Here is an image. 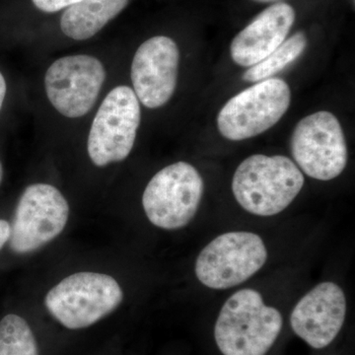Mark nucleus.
Listing matches in <instances>:
<instances>
[{"label": "nucleus", "instance_id": "7ed1b4c3", "mask_svg": "<svg viewBox=\"0 0 355 355\" xmlns=\"http://www.w3.org/2000/svg\"><path fill=\"white\" fill-rule=\"evenodd\" d=\"M120 284L108 275H69L46 294V309L70 330L87 328L114 312L123 301Z\"/></svg>", "mask_w": 355, "mask_h": 355}, {"label": "nucleus", "instance_id": "ddd939ff", "mask_svg": "<svg viewBox=\"0 0 355 355\" xmlns=\"http://www.w3.org/2000/svg\"><path fill=\"white\" fill-rule=\"evenodd\" d=\"M296 14L293 7L277 2L261 11L230 46V55L236 64L251 67L261 62L286 41Z\"/></svg>", "mask_w": 355, "mask_h": 355}, {"label": "nucleus", "instance_id": "20e7f679", "mask_svg": "<svg viewBox=\"0 0 355 355\" xmlns=\"http://www.w3.org/2000/svg\"><path fill=\"white\" fill-rule=\"evenodd\" d=\"M268 249L260 235L230 231L217 236L198 254V282L214 291L232 288L251 279L265 266Z\"/></svg>", "mask_w": 355, "mask_h": 355}, {"label": "nucleus", "instance_id": "6e6552de", "mask_svg": "<svg viewBox=\"0 0 355 355\" xmlns=\"http://www.w3.org/2000/svg\"><path fill=\"white\" fill-rule=\"evenodd\" d=\"M141 119L135 91L118 86L107 95L89 132L87 150L98 167L121 162L132 153Z\"/></svg>", "mask_w": 355, "mask_h": 355}, {"label": "nucleus", "instance_id": "0eeeda50", "mask_svg": "<svg viewBox=\"0 0 355 355\" xmlns=\"http://www.w3.org/2000/svg\"><path fill=\"white\" fill-rule=\"evenodd\" d=\"M291 149L301 172L319 181L340 176L349 159L342 125L328 111L317 112L299 121L292 132Z\"/></svg>", "mask_w": 355, "mask_h": 355}, {"label": "nucleus", "instance_id": "423d86ee", "mask_svg": "<svg viewBox=\"0 0 355 355\" xmlns=\"http://www.w3.org/2000/svg\"><path fill=\"white\" fill-rule=\"evenodd\" d=\"M288 84L268 78L238 93L217 116L222 137L232 141L252 139L277 125L291 106Z\"/></svg>", "mask_w": 355, "mask_h": 355}, {"label": "nucleus", "instance_id": "9b49d317", "mask_svg": "<svg viewBox=\"0 0 355 355\" xmlns=\"http://www.w3.org/2000/svg\"><path fill=\"white\" fill-rule=\"evenodd\" d=\"M180 51L169 37L156 36L137 49L132 60L133 91L149 109L164 106L176 90Z\"/></svg>", "mask_w": 355, "mask_h": 355}, {"label": "nucleus", "instance_id": "2eb2a0df", "mask_svg": "<svg viewBox=\"0 0 355 355\" xmlns=\"http://www.w3.org/2000/svg\"><path fill=\"white\" fill-rule=\"evenodd\" d=\"M306 46L307 38L304 33H296L261 62L249 67L243 76V79L248 83H257L270 78L297 60L305 51Z\"/></svg>", "mask_w": 355, "mask_h": 355}, {"label": "nucleus", "instance_id": "1a4fd4ad", "mask_svg": "<svg viewBox=\"0 0 355 355\" xmlns=\"http://www.w3.org/2000/svg\"><path fill=\"white\" fill-rule=\"evenodd\" d=\"M69 205L55 187L33 184L21 196L11 227V249L15 253L36 251L64 231Z\"/></svg>", "mask_w": 355, "mask_h": 355}, {"label": "nucleus", "instance_id": "f3484780", "mask_svg": "<svg viewBox=\"0 0 355 355\" xmlns=\"http://www.w3.org/2000/svg\"><path fill=\"white\" fill-rule=\"evenodd\" d=\"M34 6L46 13L58 12L65 7L74 6L83 0H32Z\"/></svg>", "mask_w": 355, "mask_h": 355}, {"label": "nucleus", "instance_id": "9d476101", "mask_svg": "<svg viewBox=\"0 0 355 355\" xmlns=\"http://www.w3.org/2000/svg\"><path fill=\"white\" fill-rule=\"evenodd\" d=\"M106 78L99 60L76 55L58 58L46 70V96L58 113L67 118L85 116L94 106Z\"/></svg>", "mask_w": 355, "mask_h": 355}, {"label": "nucleus", "instance_id": "412c9836", "mask_svg": "<svg viewBox=\"0 0 355 355\" xmlns=\"http://www.w3.org/2000/svg\"><path fill=\"white\" fill-rule=\"evenodd\" d=\"M254 1H258V2H275V1H277V0H254Z\"/></svg>", "mask_w": 355, "mask_h": 355}, {"label": "nucleus", "instance_id": "6ab92c4d", "mask_svg": "<svg viewBox=\"0 0 355 355\" xmlns=\"http://www.w3.org/2000/svg\"><path fill=\"white\" fill-rule=\"evenodd\" d=\"M6 81L4 79L3 76H2L1 72H0V110L2 108V105H3L4 98H6Z\"/></svg>", "mask_w": 355, "mask_h": 355}, {"label": "nucleus", "instance_id": "4468645a", "mask_svg": "<svg viewBox=\"0 0 355 355\" xmlns=\"http://www.w3.org/2000/svg\"><path fill=\"white\" fill-rule=\"evenodd\" d=\"M128 0H83L67 7L60 19L65 36L83 41L92 38L128 6Z\"/></svg>", "mask_w": 355, "mask_h": 355}, {"label": "nucleus", "instance_id": "a211bd4d", "mask_svg": "<svg viewBox=\"0 0 355 355\" xmlns=\"http://www.w3.org/2000/svg\"><path fill=\"white\" fill-rule=\"evenodd\" d=\"M10 233L11 227L8 222L0 219V250L9 241Z\"/></svg>", "mask_w": 355, "mask_h": 355}, {"label": "nucleus", "instance_id": "dca6fc26", "mask_svg": "<svg viewBox=\"0 0 355 355\" xmlns=\"http://www.w3.org/2000/svg\"><path fill=\"white\" fill-rule=\"evenodd\" d=\"M0 355H39L36 338L23 318L10 314L0 322Z\"/></svg>", "mask_w": 355, "mask_h": 355}, {"label": "nucleus", "instance_id": "f257e3e1", "mask_svg": "<svg viewBox=\"0 0 355 355\" xmlns=\"http://www.w3.org/2000/svg\"><path fill=\"white\" fill-rule=\"evenodd\" d=\"M284 319L266 305L260 292L244 288L222 306L214 326V340L223 355H266L282 333Z\"/></svg>", "mask_w": 355, "mask_h": 355}, {"label": "nucleus", "instance_id": "f03ea898", "mask_svg": "<svg viewBox=\"0 0 355 355\" xmlns=\"http://www.w3.org/2000/svg\"><path fill=\"white\" fill-rule=\"evenodd\" d=\"M304 184L303 173L291 158L256 154L238 166L232 191L243 209L253 216L268 217L284 211Z\"/></svg>", "mask_w": 355, "mask_h": 355}, {"label": "nucleus", "instance_id": "f8f14e48", "mask_svg": "<svg viewBox=\"0 0 355 355\" xmlns=\"http://www.w3.org/2000/svg\"><path fill=\"white\" fill-rule=\"evenodd\" d=\"M347 316V298L335 282L317 284L292 310V330L315 349L329 347L342 330Z\"/></svg>", "mask_w": 355, "mask_h": 355}, {"label": "nucleus", "instance_id": "39448f33", "mask_svg": "<svg viewBox=\"0 0 355 355\" xmlns=\"http://www.w3.org/2000/svg\"><path fill=\"white\" fill-rule=\"evenodd\" d=\"M203 188L202 176L190 163L166 166L149 181L142 196L147 218L165 230L184 227L197 214Z\"/></svg>", "mask_w": 355, "mask_h": 355}, {"label": "nucleus", "instance_id": "aec40b11", "mask_svg": "<svg viewBox=\"0 0 355 355\" xmlns=\"http://www.w3.org/2000/svg\"><path fill=\"white\" fill-rule=\"evenodd\" d=\"M2 178H3V168H2L1 163H0V184H1Z\"/></svg>", "mask_w": 355, "mask_h": 355}]
</instances>
